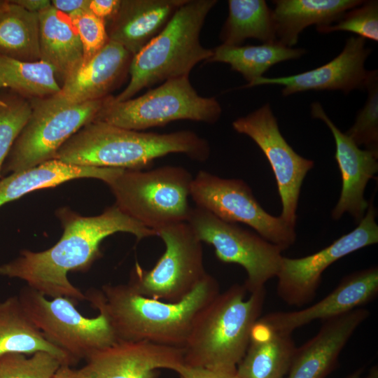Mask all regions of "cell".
<instances>
[{
	"label": "cell",
	"instance_id": "1",
	"mask_svg": "<svg viewBox=\"0 0 378 378\" xmlns=\"http://www.w3.org/2000/svg\"><path fill=\"white\" fill-rule=\"evenodd\" d=\"M57 216L64 230L58 242L40 252L20 251L18 258L0 266V275L22 279L45 296L65 297L77 303L86 296L69 281L67 274L87 271L101 257L104 238L119 232L138 240L157 236L115 204L95 216H83L68 208L59 209Z\"/></svg>",
	"mask_w": 378,
	"mask_h": 378
},
{
	"label": "cell",
	"instance_id": "2",
	"mask_svg": "<svg viewBox=\"0 0 378 378\" xmlns=\"http://www.w3.org/2000/svg\"><path fill=\"white\" fill-rule=\"evenodd\" d=\"M219 293L218 281L207 273L178 302L143 296L128 284H105L88 290L85 296L106 318L117 341L148 342L182 349L197 313Z\"/></svg>",
	"mask_w": 378,
	"mask_h": 378
},
{
	"label": "cell",
	"instance_id": "3",
	"mask_svg": "<svg viewBox=\"0 0 378 378\" xmlns=\"http://www.w3.org/2000/svg\"><path fill=\"white\" fill-rule=\"evenodd\" d=\"M170 153L204 162L210 155V146L191 130L158 134L92 121L71 136L54 159L78 166L141 170Z\"/></svg>",
	"mask_w": 378,
	"mask_h": 378
},
{
	"label": "cell",
	"instance_id": "4",
	"mask_svg": "<svg viewBox=\"0 0 378 378\" xmlns=\"http://www.w3.org/2000/svg\"><path fill=\"white\" fill-rule=\"evenodd\" d=\"M246 292L244 284H233L197 313L182 348L186 366L236 372L266 295L265 288L247 298Z\"/></svg>",
	"mask_w": 378,
	"mask_h": 378
},
{
	"label": "cell",
	"instance_id": "5",
	"mask_svg": "<svg viewBox=\"0 0 378 378\" xmlns=\"http://www.w3.org/2000/svg\"><path fill=\"white\" fill-rule=\"evenodd\" d=\"M216 0H186L164 28L132 57L127 87L113 102L132 98L142 89L158 83L189 76L199 62H206L213 49L204 47L201 29Z\"/></svg>",
	"mask_w": 378,
	"mask_h": 378
},
{
	"label": "cell",
	"instance_id": "6",
	"mask_svg": "<svg viewBox=\"0 0 378 378\" xmlns=\"http://www.w3.org/2000/svg\"><path fill=\"white\" fill-rule=\"evenodd\" d=\"M192 178L186 169L166 165L148 171L123 169L107 185L121 211L156 232L187 222Z\"/></svg>",
	"mask_w": 378,
	"mask_h": 378
},
{
	"label": "cell",
	"instance_id": "7",
	"mask_svg": "<svg viewBox=\"0 0 378 378\" xmlns=\"http://www.w3.org/2000/svg\"><path fill=\"white\" fill-rule=\"evenodd\" d=\"M112 97H106L94 121L140 131L180 120L212 124L222 113L216 99L199 95L189 76L167 80L136 98L113 102Z\"/></svg>",
	"mask_w": 378,
	"mask_h": 378
},
{
	"label": "cell",
	"instance_id": "8",
	"mask_svg": "<svg viewBox=\"0 0 378 378\" xmlns=\"http://www.w3.org/2000/svg\"><path fill=\"white\" fill-rule=\"evenodd\" d=\"M102 99L66 104L52 96L29 99L31 113L15 141L2 172H17L54 159L59 148L85 125L94 121Z\"/></svg>",
	"mask_w": 378,
	"mask_h": 378
},
{
	"label": "cell",
	"instance_id": "9",
	"mask_svg": "<svg viewBox=\"0 0 378 378\" xmlns=\"http://www.w3.org/2000/svg\"><path fill=\"white\" fill-rule=\"evenodd\" d=\"M165 246L162 255L150 270L138 263L128 285L137 293L167 302H178L189 295L204 279L202 241L187 222L156 231Z\"/></svg>",
	"mask_w": 378,
	"mask_h": 378
},
{
	"label": "cell",
	"instance_id": "10",
	"mask_svg": "<svg viewBox=\"0 0 378 378\" xmlns=\"http://www.w3.org/2000/svg\"><path fill=\"white\" fill-rule=\"evenodd\" d=\"M26 314L52 344L66 353L76 364L116 339L106 318L83 316L74 300L57 297L50 300L26 286L18 295Z\"/></svg>",
	"mask_w": 378,
	"mask_h": 378
},
{
	"label": "cell",
	"instance_id": "11",
	"mask_svg": "<svg viewBox=\"0 0 378 378\" xmlns=\"http://www.w3.org/2000/svg\"><path fill=\"white\" fill-rule=\"evenodd\" d=\"M187 223L202 242L214 247L219 260L238 264L245 270L244 286L250 293L264 288L267 281L276 276L283 250L258 233L197 206L191 208Z\"/></svg>",
	"mask_w": 378,
	"mask_h": 378
},
{
	"label": "cell",
	"instance_id": "12",
	"mask_svg": "<svg viewBox=\"0 0 378 378\" xmlns=\"http://www.w3.org/2000/svg\"><path fill=\"white\" fill-rule=\"evenodd\" d=\"M190 196L197 207L226 222L248 225L283 251L295 241V228L280 216L267 213L241 179L224 178L200 170L192 178Z\"/></svg>",
	"mask_w": 378,
	"mask_h": 378
},
{
	"label": "cell",
	"instance_id": "13",
	"mask_svg": "<svg viewBox=\"0 0 378 378\" xmlns=\"http://www.w3.org/2000/svg\"><path fill=\"white\" fill-rule=\"evenodd\" d=\"M233 129L249 136L266 156L274 172L282 204L279 216L293 228L302 182L314 162L298 154L279 129L270 105L266 104L232 122Z\"/></svg>",
	"mask_w": 378,
	"mask_h": 378
},
{
	"label": "cell",
	"instance_id": "14",
	"mask_svg": "<svg viewBox=\"0 0 378 378\" xmlns=\"http://www.w3.org/2000/svg\"><path fill=\"white\" fill-rule=\"evenodd\" d=\"M377 211L373 201L351 232L345 234L322 250L307 256L281 259L276 291L286 304L301 307L314 300L320 285L323 272L339 259L364 247L378 242Z\"/></svg>",
	"mask_w": 378,
	"mask_h": 378
},
{
	"label": "cell",
	"instance_id": "15",
	"mask_svg": "<svg viewBox=\"0 0 378 378\" xmlns=\"http://www.w3.org/2000/svg\"><path fill=\"white\" fill-rule=\"evenodd\" d=\"M85 360L81 378H155L157 370L178 373L185 365L182 349L148 342L116 341Z\"/></svg>",
	"mask_w": 378,
	"mask_h": 378
},
{
	"label": "cell",
	"instance_id": "16",
	"mask_svg": "<svg viewBox=\"0 0 378 378\" xmlns=\"http://www.w3.org/2000/svg\"><path fill=\"white\" fill-rule=\"evenodd\" d=\"M370 52L364 38L350 37L337 57L318 68L287 76H262L242 88L278 85L283 87L284 97L308 90H337L348 94L355 89L365 88L368 74L365 62Z\"/></svg>",
	"mask_w": 378,
	"mask_h": 378
},
{
	"label": "cell",
	"instance_id": "17",
	"mask_svg": "<svg viewBox=\"0 0 378 378\" xmlns=\"http://www.w3.org/2000/svg\"><path fill=\"white\" fill-rule=\"evenodd\" d=\"M311 114L328 126L335 142V158L342 175V190L331 216L338 220L344 213H349L359 223L368 207L369 202L364 197V192L368 181L374 178L378 171V155L359 148L333 123L320 103L312 104Z\"/></svg>",
	"mask_w": 378,
	"mask_h": 378
},
{
	"label": "cell",
	"instance_id": "18",
	"mask_svg": "<svg viewBox=\"0 0 378 378\" xmlns=\"http://www.w3.org/2000/svg\"><path fill=\"white\" fill-rule=\"evenodd\" d=\"M378 293V268L349 274L327 296L312 306L294 312H276L260 318L276 330L292 333L316 320L326 321L373 300Z\"/></svg>",
	"mask_w": 378,
	"mask_h": 378
},
{
	"label": "cell",
	"instance_id": "19",
	"mask_svg": "<svg viewBox=\"0 0 378 378\" xmlns=\"http://www.w3.org/2000/svg\"><path fill=\"white\" fill-rule=\"evenodd\" d=\"M358 307L323 321L318 332L295 351L285 378H326L357 328L369 317Z\"/></svg>",
	"mask_w": 378,
	"mask_h": 378
},
{
	"label": "cell",
	"instance_id": "20",
	"mask_svg": "<svg viewBox=\"0 0 378 378\" xmlns=\"http://www.w3.org/2000/svg\"><path fill=\"white\" fill-rule=\"evenodd\" d=\"M132 57L121 45L109 40L90 60L65 79L60 90L52 97L66 104L104 99L129 72Z\"/></svg>",
	"mask_w": 378,
	"mask_h": 378
},
{
	"label": "cell",
	"instance_id": "21",
	"mask_svg": "<svg viewBox=\"0 0 378 378\" xmlns=\"http://www.w3.org/2000/svg\"><path fill=\"white\" fill-rule=\"evenodd\" d=\"M186 0H121L106 23L110 41L133 56L156 36Z\"/></svg>",
	"mask_w": 378,
	"mask_h": 378
},
{
	"label": "cell",
	"instance_id": "22",
	"mask_svg": "<svg viewBox=\"0 0 378 378\" xmlns=\"http://www.w3.org/2000/svg\"><path fill=\"white\" fill-rule=\"evenodd\" d=\"M296 348L292 333L276 330L259 318L236 374L239 378H285Z\"/></svg>",
	"mask_w": 378,
	"mask_h": 378
},
{
	"label": "cell",
	"instance_id": "23",
	"mask_svg": "<svg viewBox=\"0 0 378 378\" xmlns=\"http://www.w3.org/2000/svg\"><path fill=\"white\" fill-rule=\"evenodd\" d=\"M123 169L78 166L52 159L1 179L0 206L31 191L55 187L75 178H93L107 184Z\"/></svg>",
	"mask_w": 378,
	"mask_h": 378
},
{
	"label": "cell",
	"instance_id": "24",
	"mask_svg": "<svg viewBox=\"0 0 378 378\" xmlns=\"http://www.w3.org/2000/svg\"><path fill=\"white\" fill-rule=\"evenodd\" d=\"M38 18L41 60L54 69L62 83L83 64L79 35L69 15L52 6L40 12Z\"/></svg>",
	"mask_w": 378,
	"mask_h": 378
},
{
	"label": "cell",
	"instance_id": "25",
	"mask_svg": "<svg viewBox=\"0 0 378 378\" xmlns=\"http://www.w3.org/2000/svg\"><path fill=\"white\" fill-rule=\"evenodd\" d=\"M360 0H275L272 16L276 40L292 48L307 27L327 26L337 22Z\"/></svg>",
	"mask_w": 378,
	"mask_h": 378
},
{
	"label": "cell",
	"instance_id": "26",
	"mask_svg": "<svg viewBox=\"0 0 378 378\" xmlns=\"http://www.w3.org/2000/svg\"><path fill=\"white\" fill-rule=\"evenodd\" d=\"M46 351L64 365H75L63 351L50 344L30 320L18 295L0 302V356L6 354L31 355Z\"/></svg>",
	"mask_w": 378,
	"mask_h": 378
},
{
	"label": "cell",
	"instance_id": "27",
	"mask_svg": "<svg viewBox=\"0 0 378 378\" xmlns=\"http://www.w3.org/2000/svg\"><path fill=\"white\" fill-rule=\"evenodd\" d=\"M0 54L25 62L41 60L38 13L13 0H0Z\"/></svg>",
	"mask_w": 378,
	"mask_h": 378
},
{
	"label": "cell",
	"instance_id": "28",
	"mask_svg": "<svg viewBox=\"0 0 378 378\" xmlns=\"http://www.w3.org/2000/svg\"><path fill=\"white\" fill-rule=\"evenodd\" d=\"M306 50L289 48L279 41L258 46H227L220 45L213 49V55L206 62H223L232 71L241 74L250 83L262 77L269 69L277 63L297 59Z\"/></svg>",
	"mask_w": 378,
	"mask_h": 378
},
{
	"label": "cell",
	"instance_id": "29",
	"mask_svg": "<svg viewBox=\"0 0 378 378\" xmlns=\"http://www.w3.org/2000/svg\"><path fill=\"white\" fill-rule=\"evenodd\" d=\"M228 16L222 28V45L239 46L247 38L276 41L272 10L264 0H229Z\"/></svg>",
	"mask_w": 378,
	"mask_h": 378
},
{
	"label": "cell",
	"instance_id": "30",
	"mask_svg": "<svg viewBox=\"0 0 378 378\" xmlns=\"http://www.w3.org/2000/svg\"><path fill=\"white\" fill-rule=\"evenodd\" d=\"M60 85L54 69L39 60L25 62L0 54V88L28 99L57 94Z\"/></svg>",
	"mask_w": 378,
	"mask_h": 378
},
{
	"label": "cell",
	"instance_id": "31",
	"mask_svg": "<svg viewBox=\"0 0 378 378\" xmlns=\"http://www.w3.org/2000/svg\"><path fill=\"white\" fill-rule=\"evenodd\" d=\"M31 113L30 100L6 89L0 92V177L3 164Z\"/></svg>",
	"mask_w": 378,
	"mask_h": 378
},
{
	"label": "cell",
	"instance_id": "32",
	"mask_svg": "<svg viewBox=\"0 0 378 378\" xmlns=\"http://www.w3.org/2000/svg\"><path fill=\"white\" fill-rule=\"evenodd\" d=\"M365 88L368 99L358 111L355 122L344 132L358 146L378 155V74L377 70L368 71Z\"/></svg>",
	"mask_w": 378,
	"mask_h": 378
},
{
	"label": "cell",
	"instance_id": "33",
	"mask_svg": "<svg viewBox=\"0 0 378 378\" xmlns=\"http://www.w3.org/2000/svg\"><path fill=\"white\" fill-rule=\"evenodd\" d=\"M61 365L46 351H37L29 358L23 354H6L0 356V378H52Z\"/></svg>",
	"mask_w": 378,
	"mask_h": 378
},
{
	"label": "cell",
	"instance_id": "34",
	"mask_svg": "<svg viewBox=\"0 0 378 378\" xmlns=\"http://www.w3.org/2000/svg\"><path fill=\"white\" fill-rule=\"evenodd\" d=\"M320 33L349 31L364 39L378 41V1H364L345 12L336 23L316 27Z\"/></svg>",
	"mask_w": 378,
	"mask_h": 378
},
{
	"label": "cell",
	"instance_id": "35",
	"mask_svg": "<svg viewBox=\"0 0 378 378\" xmlns=\"http://www.w3.org/2000/svg\"><path fill=\"white\" fill-rule=\"evenodd\" d=\"M68 15L75 26L82 43L84 64L109 41L106 22L94 15L89 9L79 10Z\"/></svg>",
	"mask_w": 378,
	"mask_h": 378
},
{
	"label": "cell",
	"instance_id": "36",
	"mask_svg": "<svg viewBox=\"0 0 378 378\" xmlns=\"http://www.w3.org/2000/svg\"><path fill=\"white\" fill-rule=\"evenodd\" d=\"M121 0H90L88 9L97 17L108 22L117 12Z\"/></svg>",
	"mask_w": 378,
	"mask_h": 378
},
{
	"label": "cell",
	"instance_id": "37",
	"mask_svg": "<svg viewBox=\"0 0 378 378\" xmlns=\"http://www.w3.org/2000/svg\"><path fill=\"white\" fill-rule=\"evenodd\" d=\"M181 378H239L236 372H226L184 365L178 372Z\"/></svg>",
	"mask_w": 378,
	"mask_h": 378
},
{
	"label": "cell",
	"instance_id": "38",
	"mask_svg": "<svg viewBox=\"0 0 378 378\" xmlns=\"http://www.w3.org/2000/svg\"><path fill=\"white\" fill-rule=\"evenodd\" d=\"M50 3L56 10L69 15L79 10L88 9L90 0H52Z\"/></svg>",
	"mask_w": 378,
	"mask_h": 378
},
{
	"label": "cell",
	"instance_id": "39",
	"mask_svg": "<svg viewBox=\"0 0 378 378\" xmlns=\"http://www.w3.org/2000/svg\"><path fill=\"white\" fill-rule=\"evenodd\" d=\"M13 1L25 10L34 13H39L51 6L50 1L48 0H13Z\"/></svg>",
	"mask_w": 378,
	"mask_h": 378
},
{
	"label": "cell",
	"instance_id": "40",
	"mask_svg": "<svg viewBox=\"0 0 378 378\" xmlns=\"http://www.w3.org/2000/svg\"><path fill=\"white\" fill-rule=\"evenodd\" d=\"M52 378H81L78 370L73 369L71 365H61Z\"/></svg>",
	"mask_w": 378,
	"mask_h": 378
},
{
	"label": "cell",
	"instance_id": "41",
	"mask_svg": "<svg viewBox=\"0 0 378 378\" xmlns=\"http://www.w3.org/2000/svg\"><path fill=\"white\" fill-rule=\"evenodd\" d=\"M363 372V368H358L345 377L344 378H361Z\"/></svg>",
	"mask_w": 378,
	"mask_h": 378
}]
</instances>
